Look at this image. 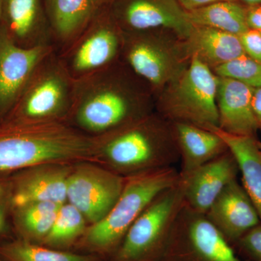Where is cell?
<instances>
[{
  "mask_svg": "<svg viewBox=\"0 0 261 261\" xmlns=\"http://www.w3.org/2000/svg\"><path fill=\"white\" fill-rule=\"evenodd\" d=\"M155 111V96L121 59L75 81L73 104L65 123L99 138Z\"/></svg>",
  "mask_w": 261,
  "mask_h": 261,
  "instance_id": "cell-1",
  "label": "cell"
},
{
  "mask_svg": "<svg viewBox=\"0 0 261 261\" xmlns=\"http://www.w3.org/2000/svg\"><path fill=\"white\" fill-rule=\"evenodd\" d=\"M99 155L119 172L138 173L172 167L180 161L171 122L159 113L96 138Z\"/></svg>",
  "mask_w": 261,
  "mask_h": 261,
  "instance_id": "cell-2",
  "label": "cell"
},
{
  "mask_svg": "<svg viewBox=\"0 0 261 261\" xmlns=\"http://www.w3.org/2000/svg\"><path fill=\"white\" fill-rule=\"evenodd\" d=\"M217 85V75L193 57L156 97L155 111L171 123H188L209 130L219 128Z\"/></svg>",
  "mask_w": 261,
  "mask_h": 261,
  "instance_id": "cell-3",
  "label": "cell"
},
{
  "mask_svg": "<svg viewBox=\"0 0 261 261\" xmlns=\"http://www.w3.org/2000/svg\"><path fill=\"white\" fill-rule=\"evenodd\" d=\"M174 166L138 173L126 178L124 187L113 208L87 231L86 242L99 250H109L121 243L130 226L163 191L178 183Z\"/></svg>",
  "mask_w": 261,
  "mask_h": 261,
  "instance_id": "cell-4",
  "label": "cell"
},
{
  "mask_svg": "<svg viewBox=\"0 0 261 261\" xmlns=\"http://www.w3.org/2000/svg\"><path fill=\"white\" fill-rule=\"evenodd\" d=\"M181 40L166 29L123 32L121 59L148 84L156 98L190 63Z\"/></svg>",
  "mask_w": 261,
  "mask_h": 261,
  "instance_id": "cell-5",
  "label": "cell"
},
{
  "mask_svg": "<svg viewBox=\"0 0 261 261\" xmlns=\"http://www.w3.org/2000/svg\"><path fill=\"white\" fill-rule=\"evenodd\" d=\"M74 87L75 81L54 51L38 66L4 122H65L73 104Z\"/></svg>",
  "mask_w": 261,
  "mask_h": 261,
  "instance_id": "cell-6",
  "label": "cell"
},
{
  "mask_svg": "<svg viewBox=\"0 0 261 261\" xmlns=\"http://www.w3.org/2000/svg\"><path fill=\"white\" fill-rule=\"evenodd\" d=\"M184 205L179 180L160 194L130 226L117 252V261H161Z\"/></svg>",
  "mask_w": 261,
  "mask_h": 261,
  "instance_id": "cell-7",
  "label": "cell"
},
{
  "mask_svg": "<svg viewBox=\"0 0 261 261\" xmlns=\"http://www.w3.org/2000/svg\"><path fill=\"white\" fill-rule=\"evenodd\" d=\"M122 44L123 31L113 18L108 2L85 29L57 53L71 78L76 81L121 59Z\"/></svg>",
  "mask_w": 261,
  "mask_h": 261,
  "instance_id": "cell-8",
  "label": "cell"
},
{
  "mask_svg": "<svg viewBox=\"0 0 261 261\" xmlns=\"http://www.w3.org/2000/svg\"><path fill=\"white\" fill-rule=\"evenodd\" d=\"M161 261H250L236 255L232 245L205 214L184 205L171 230Z\"/></svg>",
  "mask_w": 261,
  "mask_h": 261,
  "instance_id": "cell-9",
  "label": "cell"
},
{
  "mask_svg": "<svg viewBox=\"0 0 261 261\" xmlns=\"http://www.w3.org/2000/svg\"><path fill=\"white\" fill-rule=\"evenodd\" d=\"M126 178L110 170L84 165L70 174L67 200L96 224L104 219L116 204Z\"/></svg>",
  "mask_w": 261,
  "mask_h": 261,
  "instance_id": "cell-10",
  "label": "cell"
},
{
  "mask_svg": "<svg viewBox=\"0 0 261 261\" xmlns=\"http://www.w3.org/2000/svg\"><path fill=\"white\" fill-rule=\"evenodd\" d=\"M56 50L53 45H17L0 22V123L9 116L38 66Z\"/></svg>",
  "mask_w": 261,
  "mask_h": 261,
  "instance_id": "cell-11",
  "label": "cell"
},
{
  "mask_svg": "<svg viewBox=\"0 0 261 261\" xmlns=\"http://www.w3.org/2000/svg\"><path fill=\"white\" fill-rule=\"evenodd\" d=\"M108 5L123 32L166 29L183 39L192 27L177 0H109Z\"/></svg>",
  "mask_w": 261,
  "mask_h": 261,
  "instance_id": "cell-12",
  "label": "cell"
},
{
  "mask_svg": "<svg viewBox=\"0 0 261 261\" xmlns=\"http://www.w3.org/2000/svg\"><path fill=\"white\" fill-rule=\"evenodd\" d=\"M230 245L260 223L258 213L238 178L228 183L205 214Z\"/></svg>",
  "mask_w": 261,
  "mask_h": 261,
  "instance_id": "cell-13",
  "label": "cell"
},
{
  "mask_svg": "<svg viewBox=\"0 0 261 261\" xmlns=\"http://www.w3.org/2000/svg\"><path fill=\"white\" fill-rule=\"evenodd\" d=\"M238 162L229 150L197 168L185 178H180L185 205L205 214L225 187L238 178Z\"/></svg>",
  "mask_w": 261,
  "mask_h": 261,
  "instance_id": "cell-14",
  "label": "cell"
},
{
  "mask_svg": "<svg viewBox=\"0 0 261 261\" xmlns=\"http://www.w3.org/2000/svg\"><path fill=\"white\" fill-rule=\"evenodd\" d=\"M0 22L20 47L55 46L43 0H3Z\"/></svg>",
  "mask_w": 261,
  "mask_h": 261,
  "instance_id": "cell-15",
  "label": "cell"
},
{
  "mask_svg": "<svg viewBox=\"0 0 261 261\" xmlns=\"http://www.w3.org/2000/svg\"><path fill=\"white\" fill-rule=\"evenodd\" d=\"M31 167L16 171L9 180L12 209L39 202L63 205L70 173L64 168Z\"/></svg>",
  "mask_w": 261,
  "mask_h": 261,
  "instance_id": "cell-16",
  "label": "cell"
},
{
  "mask_svg": "<svg viewBox=\"0 0 261 261\" xmlns=\"http://www.w3.org/2000/svg\"><path fill=\"white\" fill-rule=\"evenodd\" d=\"M255 89L233 79L218 76L219 128L230 135L257 137L259 130L252 99Z\"/></svg>",
  "mask_w": 261,
  "mask_h": 261,
  "instance_id": "cell-17",
  "label": "cell"
},
{
  "mask_svg": "<svg viewBox=\"0 0 261 261\" xmlns=\"http://www.w3.org/2000/svg\"><path fill=\"white\" fill-rule=\"evenodd\" d=\"M181 42L187 59L195 57L212 70L245 56L239 36L210 27L192 25Z\"/></svg>",
  "mask_w": 261,
  "mask_h": 261,
  "instance_id": "cell-18",
  "label": "cell"
},
{
  "mask_svg": "<svg viewBox=\"0 0 261 261\" xmlns=\"http://www.w3.org/2000/svg\"><path fill=\"white\" fill-rule=\"evenodd\" d=\"M56 51L68 46L106 4L104 0H43Z\"/></svg>",
  "mask_w": 261,
  "mask_h": 261,
  "instance_id": "cell-19",
  "label": "cell"
},
{
  "mask_svg": "<svg viewBox=\"0 0 261 261\" xmlns=\"http://www.w3.org/2000/svg\"><path fill=\"white\" fill-rule=\"evenodd\" d=\"M172 124L181 163V178L228 150L224 140L216 132L188 123Z\"/></svg>",
  "mask_w": 261,
  "mask_h": 261,
  "instance_id": "cell-20",
  "label": "cell"
},
{
  "mask_svg": "<svg viewBox=\"0 0 261 261\" xmlns=\"http://www.w3.org/2000/svg\"><path fill=\"white\" fill-rule=\"evenodd\" d=\"M211 132H216L224 140L228 150L234 156L243 186L261 220V154L257 137L230 135L219 128Z\"/></svg>",
  "mask_w": 261,
  "mask_h": 261,
  "instance_id": "cell-21",
  "label": "cell"
},
{
  "mask_svg": "<svg viewBox=\"0 0 261 261\" xmlns=\"http://www.w3.org/2000/svg\"><path fill=\"white\" fill-rule=\"evenodd\" d=\"M186 12L192 25L210 27L239 37L249 29L245 6L238 2H219Z\"/></svg>",
  "mask_w": 261,
  "mask_h": 261,
  "instance_id": "cell-22",
  "label": "cell"
},
{
  "mask_svg": "<svg viewBox=\"0 0 261 261\" xmlns=\"http://www.w3.org/2000/svg\"><path fill=\"white\" fill-rule=\"evenodd\" d=\"M62 205L39 202L12 209L15 230L20 239H44L53 227Z\"/></svg>",
  "mask_w": 261,
  "mask_h": 261,
  "instance_id": "cell-23",
  "label": "cell"
},
{
  "mask_svg": "<svg viewBox=\"0 0 261 261\" xmlns=\"http://www.w3.org/2000/svg\"><path fill=\"white\" fill-rule=\"evenodd\" d=\"M0 257L6 261H94L86 255L51 250L20 238L0 243Z\"/></svg>",
  "mask_w": 261,
  "mask_h": 261,
  "instance_id": "cell-24",
  "label": "cell"
},
{
  "mask_svg": "<svg viewBox=\"0 0 261 261\" xmlns=\"http://www.w3.org/2000/svg\"><path fill=\"white\" fill-rule=\"evenodd\" d=\"M85 217L71 204L61 205L53 227L44 239L49 246L69 245L80 236L85 228Z\"/></svg>",
  "mask_w": 261,
  "mask_h": 261,
  "instance_id": "cell-25",
  "label": "cell"
},
{
  "mask_svg": "<svg viewBox=\"0 0 261 261\" xmlns=\"http://www.w3.org/2000/svg\"><path fill=\"white\" fill-rule=\"evenodd\" d=\"M219 77L233 79L256 89L261 87V62L245 55L213 70Z\"/></svg>",
  "mask_w": 261,
  "mask_h": 261,
  "instance_id": "cell-26",
  "label": "cell"
},
{
  "mask_svg": "<svg viewBox=\"0 0 261 261\" xmlns=\"http://www.w3.org/2000/svg\"><path fill=\"white\" fill-rule=\"evenodd\" d=\"M250 261H261V222L247 231L236 243Z\"/></svg>",
  "mask_w": 261,
  "mask_h": 261,
  "instance_id": "cell-27",
  "label": "cell"
},
{
  "mask_svg": "<svg viewBox=\"0 0 261 261\" xmlns=\"http://www.w3.org/2000/svg\"><path fill=\"white\" fill-rule=\"evenodd\" d=\"M240 39L245 55L261 62V32L249 29L240 36Z\"/></svg>",
  "mask_w": 261,
  "mask_h": 261,
  "instance_id": "cell-28",
  "label": "cell"
},
{
  "mask_svg": "<svg viewBox=\"0 0 261 261\" xmlns=\"http://www.w3.org/2000/svg\"><path fill=\"white\" fill-rule=\"evenodd\" d=\"M2 175V174H0ZM6 205L11 206L9 181H0V237L6 236L10 231L7 217Z\"/></svg>",
  "mask_w": 261,
  "mask_h": 261,
  "instance_id": "cell-29",
  "label": "cell"
},
{
  "mask_svg": "<svg viewBox=\"0 0 261 261\" xmlns=\"http://www.w3.org/2000/svg\"><path fill=\"white\" fill-rule=\"evenodd\" d=\"M248 29L261 32V5L245 7Z\"/></svg>",
  "mask_w": 261,
  "mask_h": 261,
  "instance_id": "cell-30",
  "label": "cell"
},
{
  "mask_svg": "<svg viewBox=\"0 0 261 261\" xmlns=\"http://www.w3.org/2000/svg\"><path fill=\"white\" fill-rule=\"evenodd\" d=\"M177 1L185 11L198 9L219 2H238L237 0H177Z\"/></svg>",
  "mask_w": 261,
  "mask_h": 261,
  "instance_id": "cell-31",
  "label": "cell"
},
{
  "mask_svg": "<svg viewBox=\"0 0 261 261\" xmlns=\"http://www.w3.org/2000/svg\"><path fill=\"white\" fill-rule=\"evenodd\" d=\"M252 108L259 125L261 122V87L255 89L252 99Z\"/></svg>",
  "mask_w": 261,
  "mask_h": 261,
  "instance_id": "cell-32",
  "label": "cell"
},
{
  "mask_svg": "<svg viewBox=\"0 0 261 261\" xmlns=\"http://www.w3.org/2000/svg\"><path fill=\"white\" fill-rule=\"evenodd\" d=\"M237 1L245 7L261 5V0H237Z\"/></svg>",
  "mask_w": 261,
  "mask_h": 261,
  "instance_id": "cell-33",
  "label": "cell"
},
{
  "mask_svg": "<svg viewBox=\"0 0 261 261\" xmlns=\"http://www.w3.org/2000/svg\"><path fill=\"white\" fill-rule=\"evenodd\" d=\"M2 2H3V0H0V20H1L2 14Z\"/></svg>",
  "mask_w": 261,
  "mask_h": 261,
  "instance_id": "cell-34",
  "label": "cell"
},
{
  "mask_svg": "<svg viewBox=\"0 0 261 261\" xmlns=\"http://www.w3.org/2000/svg\"><path fill=\"white\" fill-rule=\"evenodd\" d=\"M258 147H259V149H260V154H261V142H260V141H258Z\"/></svg>",
  "mask_w": 261,
  "mask_h": 261,
  "instance_id": "cell-35",
  "label": "cell"
},
{
  "mask_svg": "<svg viewBox=\"0 0 261 261\" xmlns=\"http://www.w3.org/2000/svg\"><path fill=\"white\" fill-rule=\"evenodd\" d=\"M259 130H260L261 132V122L260 123V125H259Z\"/></svg>",
  "mask_w": 261,
  "mask_h": 261,
  "instance_id": "cell-36",
  "label": "cell"
},
{
  "mask_svg": "<svg viewBox=\"0 0 261 261\" xmlns=\"http://www.w3.org/2000/svg\"><path fill=\"white\" fill-rule=\"evenodd\" d=\"M0 261H6V260H5L3 258V257H0Z\"/></svg>",
  "mask_w": 261,
  "mask_h": 261,
  "instance_id": "cell-37",
  "label": "cell"
},
{
  "mask_svg": "<svg viewBox=\"0 0 261 261\" xmlns=\"http://www.w3.org/2000/svg\"><path fill=\"white\" fill-rule=\"evenodd\" d=\"M105 2H106V3H108V1H109V0H104Z\"/></svg>",
  "mask_w": 261,
  "mask_h": 261,
  "instance_id": "cell-38",
  "label": "cell"
}]
</instances>
